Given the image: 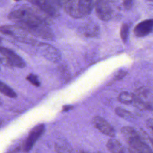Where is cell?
Returning a JSON list of instances; mask_svg holds the SVG:
<instances>
[{
	"instance_id": "obj_1",
	"label": "cell",
	"mask_w": 153,
	"mask_h": 153,
	"mask_svg": "<svg viewBox=\"0 0 153 153\" xmlns=\"http://www.w3.org/2000/svg\"><path fill=\"white\" fill-rule=\"evenodd\" d=\"M8 18L32 36L48 41L54 38L47 19L41 11L35 8L23 5L12 11Z\"/></svg>"
},
{
	"instance_id": "obj_5",
	"label": "cell",
	"mask_w": 153,
	"mask_h": 153,
	"mask_svg": "<svg viewBox=\"0 0 153 153\" xmlns=\"http://www.w3.org/2000/svg\"><path fill=\"white\" fill-rule=\"evenodd\" d=\"M0 64L19 68H23L26 65L19 55L11 50L2 46H0Z\"/></svg>"
},
{
	"instance_id": "obj_8",
	"label": "cell",
	"mask_w": 153,
	"mask_h": 153,
	"mask_svg": "<svg viewBox=\"0 0 153 153\" xmlns=\"http://www.w3.org/2000/svg\"><path fill=\"white\" fill-rule=\"evenodd\" d=\"M94 7L96 15L99 19L106 22L111 19L112 15V10L109 1H95Z\"/></svg>"
},
{
	"instance_id": "obj_2",
	"label": "cell",
	"mask_w": 153,
	"mask_h": 153,
	"mask_svg": "<svg viewBox=\"0 0 153 153\" xmlns=\"http://www.w3.org/2000/svg\"><path fill=\"white\" fill-rule=\"evenodd\" d=\"M121 133L128 145L130 153H153L152 149L134 128L130 126L123 127Z\"/></svg>"
},
{
	"instance_id": "obj_7",
	"label": "cell",
	"mask_w": 153,
	"mask_h": 153,
	"mask_svg": "<svg viewBox=\"0 0 153 153\" xmlns=\"http://www.w3.org/2000/svg\"><path fill=\"white\" fill-rule=\"evenodd\" d=\"M34 46L41 55L49 61L57 62L60 60V52L53 45L44 42H36Z\"/></svg>"
},
{
	"instance_id": "obj_14",
	"label": "cell",
	"mask_w": 153,
	"mask_h": 153,
	"mask_svg": "<svg viewBox=\"0 0 153 153\" xmlns=\"http://www.w3.org/2000/svg\"><path fill=\"white\" fill-rule=\"evenodd\" d=\"M135 99V94L127 91L121 92L118 96L119 102L123 104L129 105L133 103Z\"/></svg>"
},
{
	"instance_id": "obj_24",
	"label": "cell",
	"mask_w": 153,
	"mask_h": 153,
	"mask_svg": "<svg viewBox=\"0 0 153 153\" xmlns=\"http://www.w3.org/2000/svg\"><path fill=\"white\" fill-rule=\"evenodd\" d=\"M2 105V102H1V100L0 99V105Z\"/></svg>"
},
{
	"instance_id": "obj_23",
	"label": "cell",
	"mask_w": 153,
	"mask_h": 153,
	"mask_svg": "<svg viewBox=\"0 0 153 153\" xmlns=\"http://www.w3.org/2000/svg\"><path fill=\"white\" fill-rule=\"evenodd\" d=\"M2 120L1 118H0V127L2 125Z\"/></svg>"
},
{
	"instance_id": "obj_15",
	"label": "cell",
	"mask_w": 153,
	"mask_h": 153,
	"mask_svg": "<svg viewBox=\"0 0 153 153\" xmlns=\"http://www.w3.org/2000/svg\"><path fill=\"white\" fill-rule=\"evenodd\" d=\"M0 93L10 98H15L17 97L16 92L9 86L2 81H0Z\"/></svg>"
},
{
	"instance_id": "obj_9",
	"label": "cell",
	"mask_w": 153,
	"mask_h": 153,
	"mask_svg": "<svg viewBox=\"0 0 153 153\" xmlns=\"http://www.w3.org/2000/svg\"><path fill=\"white\" fill-rule=\"evenodd\" d=\"M44 128V124H39L32 129L23 145L25 152H29L33 148L36 140L43 133Z\"/></svg>"
},
{
	"instance_id": "obj_17",
	"label": "cell",
	"mask_w": 153,
	"mask_h": 153,
	"mask_svg": "<svg viewBox=\"0 0 153 153\" xmlns=\"http://www.w3.org/2000/svg\"><path fill=\"white\" fill-rule=\"evenodd\" d=\"M129 34V26L127 23H123L120 29V36L124 43H126Z\"/></svg>"
},
{
	"instance_id": "obj_22",
	"label": "cell",
	"mask_w": 153,
	"mask_h": 153,
	"mask_svg": "<svg viewBox=\"0 0 153 153\" xmlns=\"http://www.w3.org/2000/svg\"><path fill=\"white\" fill-rule=\"evenodd\" d=\"M78 153H89V152H86V151H81L79 152Z\"/></svg>"
},
{
	"instance_id": "obj_20",
	"label": "cell",
	"mask_w": 153,
	"mask_h": 153,
	"mask_svg": "<svg viewBox=\"0 0 153 153\" xmlns=\"http://www.w3.org/2000/svg\"><path fill=\"white\" fill-rule=\"evenodd\" d=\"M133 2L132 1H123V5L124 7V8L126 10H130L131 7H132V5H133Z\"/></svg>"
},
{
	"instance_id": "obj_12",
	"label": "cell",
	"mask_w": 153,
	"mask_h": 153,
	"mask_svg": "<svg viewBox=\"0 0 153 153\" xmlns=\"http://www.w3.org/2000/svg\"><path fill=\"white\" fill-rule=\"evenodd\" d=\"M80 32L87 37H94L96 36L99 31V26L94 23H85L80 28Z\"/></svg>"
},
{
	"instance_id": "obj_6",
	"label": "cell",
	"mask_w": 153,
	"mask_h": 153,
	"mask_svg": "<svg viewBox=\"0 0 153 153\" xmlns=\"http://www.w3.org/2000/svg\"><path fill=\"white\" fill-rule=\"evenodd\" d=\"M30 2L42 13L50 17H56L60 14L59 8L62 7V1L35 0Z\"/></svg>"
},
{
	"instance_id": "obj_3",
	"label": "cell",
	"mask_w": 153,
	"mask_h": 153,
	"mask_svg": "<svg viewBox=\"0 0 153 153\" xmlns=\"http://www.w3.org/2000/svg\"><path fill=\"white\" fill-rule=\"evenodd\" d=\"M95 5V1L85 0L62 1V7L71 17L75 19L89 15Z\"/></svg>"
},
{
	"instance_id": "obj_18",
	"label": "cell",
	"mask_w": 153,
	"mask_h": 153,
	"mask_svg": "<svg viewBox=\"0 0 153 153\" xmlns=\"http://www.w3.org/2000/svg\"><path fill=\"white\" fill-rule=\"evenodd\" d=\"M26 79L35 87H39L41 84V83H40V82L38 79V76L32 74H30L26 76Z\"/></svg>"
},
{
	"instance_id": "obj_19",
	"label": "cell",
	"mask_w": 153,
	"mask_h": 153,
	"mask_svg": "<svg viewBox=\"0 0 153 153\" xmlns=\"http://www.w3.org/2000/svg\"><path fill=\"white\" fill-rule=\"evenodd\" d=\"M127 74V71H124V70H121L115 76V78L114 80H119L121 79L122 78H123Z\"/></svg>"
},
{
	"instance_id": "obj_4",
	"label": "cell",
	"mask_w": 153,
	"mask_h": 153,
	"mask_svg": "<svg viewBox=\"0 0 153 153\" xmlns=\"http://www.w3.org/2000/svg\"><path fill=\"white\" fill-rule=\"evenodd\" d=\"M0 32L4 35L10 36L23 43L35 45L37 42L36 40L33 38L32 35L17 25L0 26Z\"/></svg>"
},
{
	"instance_id": "obj_16",
	"label": "cell",
	"mask_w": 153,
	"mask_h": 153,
	"mask_svg": "<svg viewBox=\"0 0 153 153\" xmlns=\"http://www.w3.org/2000/svg\"><path fill=\"white\" fill-rule=\"evenodd\" d=\"M115 112L120 117L126 119V120H130L134 118V115L130 112V111H127L125 109H123L120 107H117L115 109Z\"/></svg>"
},
{
	"instance_id": "obj_21",
	"label": "cell",
	"mask_w": 153,
	"mask_h": 153,
	"mask_svg": "<svg viewBox=\"0 0 153 153\" xmlns=\"http://www.w3.org/2000/svg\"><path fill=\"white\" fill-rule=\"evenodd\" d=\"M146 127L153 133V119H148L146 121Z\"/></svg>"
},
{
	"instance_id": "obj_10",
	"label": "cell",
	"mask_w": 153,
	"mask_h": 153,
	"mask_svg": "<svg viewBox=\"0 0 153 153\" xmlns=\"http://www.w3.org/2000/svg\"><path fill=\"white\" fill-rule=\"evenodd\" d=\"M93 124L94 127L103 134L113 137L115 135V132L113 127L103 118L96 116L93 119Z\"/></svg>"
},
{
	"instance_id": "obj_11",
	"label": "cell",
	"mask_w": 153,
	"mask_h": 153,
	"mask_svg": "<svg viewBox=\"0 0 153 153\" xmlns=\"http://www.w3.org/2000/svg\"><path fill=\"white\" fill-rule=\"evenodd\" d=\"M153 31V18L145 20L139 23L133 30L137 37H144Z\"/></svg>"
},
{
	"instance_id": "obj_13",
	"label": "cell",
	"mask_w": 153,
	"mask_h": 153,
	"mask_svg": "<svg viewBox=\"0 0 153 153\" xmlns=\"http://www.w3.org/2000/svg\"><path fill=\"white\" fill-rule=\"evenodd\" d=\"M106 147L111 153H126L122 144L114 139H111L108 141Z\"/></svg>"
}]
</instances>
